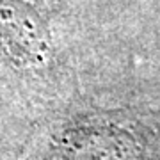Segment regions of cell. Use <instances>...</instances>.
<instances>
[{"mask_svg":"<svg viewBox=\"0 0 160 160\" xmlns=\"http://www.w3.org/2000/svg\"><path fill=\"white\" fill-rule=\"evenodd\" d=\"M0 39L12 57L38 64L46 52V34L32 9L14 0H0Z\"/></svg>","mask_w":160,"mask_h":160,"instance_id":"cell-1","label":"cell"}]
</instances>
